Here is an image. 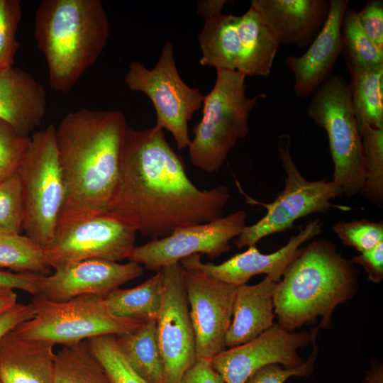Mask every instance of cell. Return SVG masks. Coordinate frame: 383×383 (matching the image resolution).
<instances>
[{"label": "cell", "mask_w": 383, "mask_h": 383, "mask_svg": "<svg viewBox=\"0 0 383 383\" xmlns=\"http://www.w3.org/2000/svg\"><path fill=\"white\" fill-rule=\"evenodd\" d=\"M230 198L224 185L201 190L192 182L163 130L128 126L107 214L157 240L221 218Z\"/></svg>", "instance_id": "1"}, {"label": "cell", "mask_w": 383, "mask_h": 383, "mask_svg": "<svg viewBox=\"0 0 383 383\" xmlns=\"http://www.w3.org/2000/svg\"><path fill=\"white\" fill-rule=\"evenodd\" d=\"M128 128L119 111L80 109L55 126L65 197L59 222L107 213Z\"/></svg>", "instance_id": "2"}, {"label": "cell", "mask_w": 383, "mask_h": 383, "mask_svg": "<svg viewBox=\"0 0 383 383\" xmlns=\"http://www.w3.org/2000/svg\"><path fill=\"white\" fill-rule=\"evenodd\" d=\"M331 242L315 240L301 248L277 283L274 306L277 323L293 332L321 318L329 328L335 309L353 298L357 272Z\"/></svg>", "instance_id": "3"}, {"label": "cell", "mask_w": 383, "mask_h": 383, "mask_svg": "<svg viewBox=\"0 0 383 383\" xmlns=\"http://www.w3.org/2000/svg\"><path fill=\"white\" fill-rule=\"evenodd\" d=\"M109 35L101 0H43L35 14L34 36L50 87L70 91L101 56Z\"/></svg>", "instance_id": "4"}, {"label": "cell", "mask_w": 383, "mask_h": 383, "mask_svg": "<svg viewBox=\"0 0 383 383\" xmlns=\"http://www.w3.org/2000/svg\"><path fill=\"white\" fill-rule=\"evenodd\" d=\"M216 82L204 97L202 116L193 128L189 146L193 166L211 173L224 165L237 142L245 138L249 116L264 94L246 96L245 75L238 71L216 70Z\"/></svg>", "instance_id": "5"}, {"label": "cell", "mask_w": 383, "mask_h": 383, "mask_svg": "<svg viewBox=\"0 0 383 383\" xmlns=\"http://www.w3.org/2000/svg\"><path fill=\"white\" fill-rule=\"evenodd\" d=\"M17 170L22 187L23 230L35 243L47 248L57 227L65 187L55 141V126L32 133Z\"/></svg>", "instance_id": "6"}, {"label": "cell", "mask_w": 383, "mask_h": 383, "mask_svg": "<svg viewBox=\"0 0 383 383\" xmlns=\"http://www.w3.org/2000/svg\"><path fill=\"white\" fill-rule=\"evenodd\" d=\"M103 299L82 295L56 301L34 296L31 301L35 310L33 317L13 331L21 338L67 347L97 336L121 335L135 330L143 323L112 315Z\"/></svg>", "instance_id": "7"}, {"label": "cell", "mask_w": 383, "mask_h": 383, "mask_svg": "<svg viewBox=\"0 0 383 383\" xmlns=\"http://www.w3.org/2000/svg\"><path fill=\"white\" fill-rule=\"evenodd\" d=\"M290 146V135H280L279 157L285 177L284 189L276 199L270 204H263L244 194L248 203L262 205L267 212L255 223L243 228L233 242L236 248L255 245L263 238L291 228L294 223L302 217L316 213H326L331 208L343 211L351 209L350 206L331 202L343 194L341 187L333 180L309 181L302 176L292 157Z\"/></svg>", "instance_id": "8"}, {"label": "cell", "mask_w": 383, "mask_h": 383, "mask_svg": "<svg viewBox=\"0 0 383 383\" xmlns=\"http://www.w3.org/2000/svg\"><path fill=\"white\" fill-rule=\"evenodd\" d=\"M311 96L306 112L327 133L333 162L332 180L343 194L354 196L364 183V165L349 84L342 76L332 74Z\"/></svg>", "instance_id": "9"}, {"label": "cell", "mask_w": 383, "mask_h": 383, "mask_svg": "<svg viewBox=\"0 0 383 383\" xmlns=\"http://www.w3.org/2000/svg\"><path fill=\"white\" fill-rule=\"evenodd\" d=\"M128 89L145 94L156 112L157 128L169 131L179 150L189 148L188 123L202 107L204 95L198 88L188 86L179 75L174 57L173 44L168 41L154 68L142 62H130L124 75Z\"/></svg>", "instance_id": "10"}, {"label": "cell", "mask_w": 383, "mask_h": 383, "mask_svg": "<svg viewBox=\"0 0 383 383\" xmlns=\"http://www.w3.org/2000/svg\"><path fill=\"white\" fill-rule=\"evenodd\" d=\"M136 234L131 226L109 214L90 216L59 222L45 251L53 269L91 259L118 262L130 256Z\"/></svg>", "instance_id": "11"}, {"label": "cell", "mask_w": 383, "mask_h": 383, "mask_svg": "<svg viewBox=\"0 0 383 383\" xmlns=\"http://www.w3.org/2000/svg\"><path fill=\"white\" fill-rule=\"evenodd\" d=\"M246 218L245 211L239 210L208 223L179 228L166 237L135 246L128 260L156 272L196 254L214 260L231 250L230 241L247 226Z\"/></svg>", "instance_id": "12"}, {"label": "cell", "mask_w": 383, "mask_h": 383, "mask_svg": "<svg viewBox=\"0 0 383 383\" xmlns=\"http://www.w3.org/2000/svg\"><path fill=\"white\" fill-rule=\"evenodd\" d=\"M183 282L195 337L196 360L226 350L238 286L183 268Z\"/></svg>", "instance_id": "13"}, {"label": "cell", "mask_w": 383, "mask_h": 383, "mask_svg": "<svg viewBox=\"0 0 383 383\" xmlns=\"http://www.w3.org/2000/svg\"><path fill=\"white\" fill-rule=\"evenodd\" d=\"M318 329L295 333L276 323L255 339L214 356L212 367L226 383H244L256 371L270 365L289 369L300 367L306 360L298 351L312 343Z\"/></svg>", "instance_id": "14"}, {"label": "cell", "mask_w": 383, "mask_h": 383, "mask_svg": "<svg viewBox=\"0 0 383 383\" xmlns=\"http://www.w3.org/2000/svg\"><path fill=\"white\" fill-rule=\"evenodd\" d=\"M162 304L157 320L159 345L165 366V383H179L196 361L195 337L179 263L160 270Z\"/></svg>", "instance_id": "15"}, {"label": "cell", "mask_w": 383, "mask_h": 383, "mask_svg": "<svg viewBox=\"0 0 383 383\" xmlns=\"http://www.w3.org/2000/svg\"><path fill=\"white\" fill-rule=\"evenodd\" d=\"M321 232L322 223L319 218H316L292 235L287 244L272 253H262L256 245H252L221 264L204 263L199 254L184 258L179 264L185 270L196 271L235 286L245 284L253 276L260 274H265L277 283L289 265L299 254L301 245Z\"/></svg>", "instance_id": "16"}, {"label": "cell", "mask_w": 383, "mask_h": 383, "mask_svg": "<svg viewBox=\"0 0 383 383\" xmlns=\"http://www.w3.org/2000/svg\"><path fill=\"white\" fill-rule=\"evenodd\" d=\"M54 270L50 274L40 277L38 295L56 301L82 295L104 298L143 273V267L133 262L121 264L97 259L70 262Z\"/></svg>", "instance_id": "17"}, {"label": "cell", "mask_w": 383, "mask_h": 383, "mask_svg": "<svg viewBox=\"0 0 383 383\" xmlns=\"http://www.w3.org/2000/svg\"><path fill=\"white\" fill-rule=\"evenodd\" d=\"M348 0H331L327 20L306 51L289 55L285 65L294 77L293 91L299 98L311 96L331 75L343 50L341 25Z\"/></svg>", "instance_id": "18"}, {"label": "cell", "mask_w": 383, "mask_h": 383, "mask_svg": "<svg viewBox=\"0 0 383 383\" xmlns=\"http://www.w3.org/2000/svg\"><path fill=\"white\" fill-rule=\"evenodd\" d=\"M260 14L281 45L308 48L323 28L331 0H252Z\"/></svg>", "instance_id": "19"}, {"label": "cell", "mask_w": 383, "mask_h": 383, "mask_svg": "<svg viewBox=\"0 0 383 383\" xmlns=\"http://www.w3.org/2000/svg\"><path fill=\"white\" fill-rule=\"evenodd\" d=\"M46 110V91L31 74L14 66L0 70L1 120L18 135L30 137Z\"/></svg>", "instance_id": "20"}, {"label": "cell", "mask_w": 383, "mask_h": 383, "mask_svg": "<svg viewBox=\"0 0 383 383\" xmlns=\"http://www.w3.org/2000/svg\"><path fill=\"white\" fill-rule=\"evenodd\" d=\"M53 348L51 343L9 332L0 339V382L54 383Z\"/></svg>", "instance_id": "21"}, {"label": "cell", "mask_w": 383, "mask_h": 383, "mask_svg": "<svg viewBox=\"0 0 383 383\" xmlns=\"http://www.w3.org/2000/svg\"><path fill=\"white\" fill-rule=\"evenodd\" d=\"M277 282L265 277L257 284L237 287L233 319L226 337V347L249 342L275 323L274 294Z\"/></svg>", "instance_id": "22"}, {"label": "cell", "mask_w": 383, "mask_h": 383, "mask_svg": "<svg viewBox=\"0 0 383 383\" xmlns=\"http://www.w3.org/2000/svg\"><path fill=\"white\" fill-rule=\"evenodd\" d=\"M238 34L239 53L236 71L245 76L267 77L279 45L252 6L238 16Z\"/></svg>", "instance_id": "23"}, {"label": "cell", "mask_w": 383, "mask_h": 383, "mask_svg": "<svg viewBox=\"0 0 383 383\" xmlns=\"http://www.w3.org/2000/svg\"><path fill=\"white\" fill-rule=\"evenodd\" d=\"M238 16L231 13L206 19L198 37L201 66L236 71L239 53Z\"/></svg>", "instance_id": "24"}, {"label": "cell", "mask_w": 383, "mask_h": 383, "mask_svg": "<svg viewBox=\"0 0 383 383\" xmlns=\"http://www.w3.org/2000/svg\"><path fill=\"white\" fill-rule=\"evenodd\" d=\"M352 106L360 135L368 127L383 129V65H347Z\"/></svg>", "instance_id": "25"}, {"label": "cell", "mask_w": 383, "mask_h": 383, "mask_svg": "<svg viewBox=\"0 0 383 383\" xmlns=\"http://www.w3.org/2000/svg\"><path fill=\"white\" fill-rule=\"evenodd\" d=\"M116 343L129 365L148 383H165L156 321L143 323L135 330L117 335Z\"/></svg>", "instance_id": "26"}, {"label": "cell", "mask_w": 383, "mask_h": 383, "mask_svg": "<svg viewBox=\"0 0 383 383\" xmlns=\"http://www.w3.org/2000/svg\"><path fill=\"white\" fill-rule=\"evenodd\" d=\"M163 274L160 270L133 288L116 289L103 299L112 315L147 322L157 320L163 299Z\"/></svg>", "instance_id": "27"}, {"label": "cell", "mask_w": 383, "mask_h": 383, "mask_svg": "<svg viewBox=\"0 0 383 383\" xmlns=\"http://www.w3.org/2000/svg\"><path fill=\"white\" fill-rule=\"evenodd\" d=\"M0 268L43 276L52 273L45 249L16 233H0Z\"/></svg>", "instance_id": "28"}, {"label": "cell", "mask_w": 383, "mask_h": 383, "mask_svg": "<svg viewBox=\"0 0 383 383\" xmlns=\"http://www.w3.org/2000/svg\"><path fill=\"white\" fill-rule=\"evenodd\" d=\"M54 383H111L86 340L56 353Z\"/></svg>", "instance_id": "29"}, {"label": "cell", "mask_w": 383, "mask_h": 383, "mask_svg": "<svg viewBox=\"0 0 383 383\" xmlns=\"http://www.w3.org/2000/svg\"><path fill=\"white\" fill-rule=\"evenodd\" d=\"M343 55L346 65L371 67L383 65V50L368 37L362 29L357 11L346 9L341 25Z\"/></svg>", "instance_id": "30"}, {"label": "cell", "mask_w": 383, "mask_h": 383, "mask_svg": "<svg viewBox=\"0 0 383 383\" xmlns=\"http://www.w3.org/2000/svg\"><path fill=\"white\" fill-rule=\"evenodd\" d=\"M364 183L360 192L370 202L383 207V129L367 128L361 135Z\"/></svg>", "instance_id": "31"}, {"label": "cell", "mask_w": 383, "mask_h": 383, "mask_svg": "<svg viewBox=\"0 0 383 383\" xmlns=\"http://www.w3.org/2000/svg\"><path fill=\"white\" fill-rule=\"evenodd\" d=\"M86 343L111 383H148L132 369L123 357L117 345L116 335L97 336L87 340Z\"/></svg>", "instance_id": "32"}, {"label": "cell", "mask_w": 383, "mask_h": 383, "mask_svg": "<svg viewBox=\"0 0 383 383\" xmlns=\"http://www.w3.org/2000/svg\"><path fill=\"white\" fill-rule=\"evenodd\" d=\"M24 205L17 172L0 182V233H21Z\"/></svg>", "instance_id": "33"}, {"label": "cell", "mask_w": 383, "mask_h": 383, "mask_svg": "<svg viewBox=\"0 0 383 383\" xmlns=\"http://www.w3.org/2000/svg\"><path fill=\"white\" fill-rule=\"evenodd\" d=\"M341 242L360 253L370 250L383 242V221L365 218L350 221H340L333 227Z\"/></svg>", "instance_id": "34"}, {"label": "cell", "mask_w": 383, "mask_h": 383, "mask_svg": "<svg viewBox=\"0 0 383 383\" xmlns=\"http://www.w3.org/2000/svg\"><path fill=\"white\" fill-rule=\"evenodd\" d=\"M21 16L19 0H0V70L14 66L19 47L16 33Z\"/></svg>", "instance_id": "35"}, {"label": "cell", "mask_w": 383, "mask_h": 383, "mask_svg": "<svg viewBox=\"0 0 383 383\" xmlns=\"http://www.w3.org/2000/svg\"><path fill=\"white\" fill-rule=\"evenodd\" d=\"M30 139L0 119V182L17 172Z\"/></svg>", "instance_id": "36"}, {"label": "cell", "mask_w": 383, "mask_h": 383, "mask_svg": "<svg viewBox=\"0 0 383 383\" xmlns=\"http://www.w3.org/2000/svg\"><path fill=\"white\" fill-rule=\"evenodd\" d=\"M316 340L314 339L312 342L313 351L309 359L300 367L289 369L278 364L270 365L256 371L244 383H284L292 377L309 376L313 370L317 358Z\"/></svg>", "instance_id": "37"}, {"label": "cell", "mask_w": 383, "mask_h": 383, "mask_svg": "<svg viewBox=\"0 0 383 383\" xmlns=\"http://www.w3.org/2000/svg\"><path fill=\"white\" fill-rule=\"evenodd\" d=\"M359 22L368 37L383 50V1L369 0L357 12Z\"/></svg>", "instance_id": "38"}, {"label": "cell", "mask_w": 383, "mask_h": 383, "mask_svg": "<svg viewBox=\"0 0 383 383\" xmlns=\"http://www.w3.org/2000/svg\"><path fill=\"white\" fill-rule=\"evenodd\" d=\"M350 261L362 266L371 282H380L383 279V242L370 250L361 252Z\"/></svg>", "instance_id": "39"}, {"label": "cell", "mask_w": 383, "mask_h": 383, "mask_svg": "<svg viewBox=\"0 0 383 383\" xmlns=\"http://www.w3.org/2000/svg\"><path fill=\"white\" fill-rule=\"evenodd\" d=\"M179 383H226L209 360L199 359L182 375Z\"/></svg>", "instance_id": "40"}, {"label": "cell", "mask_w": 383, "mask_h": 383, "mask_svg": "<svg viewBox=\"0 0 383 383\" xmlns=\"http://www.w3.org/2000/svg\"><path fill=\"white\" fill-rule=\"evenodd\" d=\"M39 274L0 270V286L21 289L33 296L39 294Z\"/></svg>", "instance_id": "41"}, {"label": "cell", "mask_w": 383, "mask_h": 383, "mask_svg": "<svg viewBox=\"0 0 383 383\" xmlns=\"http://www.w3.org/2000/svg\"><path fill=\"white\" fill-rule=\"evenodd\" d=\"M35 314L30 304H17L12 309L0 316V339L21 323L30 319Z\"/></svg>", "instance_id": "42"}, {"label": "cell", "mask_w": 383, "mask_h": 383, "mask_svg": "<svg viewBox=\"0 0 383 383\" xmlns=\"http://www.w3.org/2000/svg\"><path fill=\"white\" fill-rule=\"evenodd\" d=\"M226 3L225 0L202 1L199 3L196 11L205 20L211 18L222 13L223 7Z\"/></svg>", "instance_id": "43"}, {"label": "cell", "mask_w": 383, "mask_h": 383, "mask_svg": "<svg viewBox=\"0 0 383 383\" xmlns=\"http://www.w3.org/2000/svg\"><path fill=\"white\" fill-rule=\"evenodd\" d=\"M17 294L13 288L0 286V316L17 304Z\"/></svg>", "instance_id": "44"}, {"label": "cell", "mask_w": 383, "mask_h": 383, "mask_svg": "<svg viewBox=\"0 0 383 383\" xmlns=\"http://www.w3.org/2000/svg\"><path fill=\"white\" fill-rule=\"evenodd\" d=\"M362 383H383V365L376 360L371 362L370 368L366 370Z\"/></svg>", "instance_id": "45"}, {"label": "cell", "mask_w": 383, "mask_h": 383, "mask_svg": "<svg viewBox=\"0 0 383 383\" xmlns=\"http://www.w3.org/2000/svg\"><path fill=\"white\" fill-rule=\"evenodd\" d=\"M1 383V382H0Z\"/></svg>", "instance_id": "46"}]
</instances>
